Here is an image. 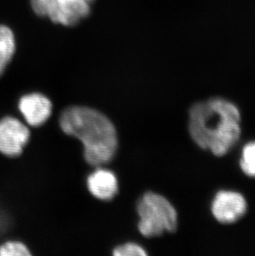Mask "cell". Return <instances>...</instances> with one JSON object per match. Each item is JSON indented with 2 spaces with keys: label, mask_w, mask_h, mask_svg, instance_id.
Instances as JSON below:
<instances>
[{
  "label": "cell",
  "mask_w": 255,
  "mask_h": 256,
  "mask_svg": "<svg viewBox=\"0 0 255 256\" xmlns=\"http://www.w3.org/2000/svg\"><path fill=\"white\" fill-rule=\"evenodd\" d=\"M189 133L193 141L213 154L223 156L240 137V113L227 100L198 102L189 112Z\"/></svg>",
  "instance_id": "cell-1"
},
{
  "label": "cell",
  "mask_w": 255,
  "mask_h": 256,
  "mask_svg": "<svg viewBox=\"0 0 255 256\" xmlns=\"http://www.w3.org/2000/svg\"><path fill=\"white\" fill-rule=\"evenodd\" d=\"M60 126L64 133L83 144L84 156L92 166L110 162L118 147L113 123L104 114L89 107L72 106L62 112Z\"/></svg>",
  "instance_id": "cell-2"
},
{
  "label": "cell",
  "mask_w": 255,
  "mask_h": 256,
  "mask_svg": "<svg viewBox=\"0 0 255 256\" xmlns=\"http://www.w3.org/2000/svg\"><path fill=\"white\" fill-rule=\"evenodd\" d=\"M138 230L146 237L159 236L174 232L178 228V213L174 206L160 194L147 192L138 202Z\"/></svg>",
  "instance_id": "cell-3"
},
{
  "label": "cell",
  "mask_w": 255,
  "mask_h": 256,
  "mask_svg": "<svg viewBox=\"0 0 255 256\" xmlns=\"http://www.w3.org/2000/svg\"><path fill=\"white\" fill-rule=\"evenodd\" d=\"M94 0H31L36 15L48 17L52 22L74 26L90 12Z\"/></svg>",
  "instance_id": "cell-4"
},
{
  "label": "cell",
  "mask_w": 255,
  "mask_h": 256,
  "mask_svg": "<svg viewBox=\"0 0 255 256\" xmlns=\"http://www.w3.org/2000/svg\"><path fill=\"white\" fill-rule=\"evenodd\" d=\"M30 138L28 128L20 120L7 116L0 120V152L17 157L24 151Z\"/></svg>",
  "instance_id": "cell-5"
},
{
  "label": "cell",
  "mask_w": 255,
  "mask_h": 256,
  "mask_svg": "<svg viewBox=\"0 0 255 256\" xmlns=\"http://www.w3.org/2000/svg\"><path fill=\"white\" fill-rule=\"evenodd\" d=\"M247 210V202L240 194L219 192L212 202V212L219 222L230 224L240 220Z\"/></svg>",
  "instance_id": "cell-6"
},
{
  "label": "cell",
  "mask_w": 255,
  "mask_h": 256,
  "mask_svg": "<svg viewBox=\"0 0 255 256\" xmlns=\"http://www.w3.org/2000/svg\"><path fill=\"white\" fill-rule=\"evenodd\" d=\"M18 109L29 126L38 127L48 121L52 112L50 100L44 94L32 93L20 99Z\"/></svg>",
  "instance_id": "cell-7"
},
{
  "label": "cell",
  "mask_w": 255,
  "mask_h": 256,
  "mask_svg": "<svg viewBox=\"0 0 255 256\" xmlns=\"http://www.w3.org/2000/svg\"><path fill=\"white\" fill-rule=\"evenodd\" d=\"M87 186L93 196L103 200L113 199L118 190L116 174L110 170L100 168L89 175Z\"/></svg>",
  "instance_id": "cell-8"
},
{
  "label": "cell",
  "mask_w": 255,
  "mask_h": 256,
  "mask_svg": "<svg viewBox=\"0 0 255 256\" xmlns=\"http://www.w3.org/2000/svg\"><path fill=\"white\" fill-rule=\"evenodd\" d=\"M15 49L16 44L12 30L5 25H0V76L12 60Z\"/></svg>",
  "instance_id": "cell-9"
},
{
  "label": "cell",
  "mask_w": 255,
  "mask_h": 256,
  "mask_svg": "<svg viewBox=\"0 0 255 256\" xmlns=\"http://www.w3.org/2000/svg\"><path fill=\"white\" fill-rule=\"evenodd\" d=\"M242 171L250 176H255V142L244 147L240 160Z\"/></svg>",
  "instance_id": "cell-10"
},
{
  "label": "cell",
  "mask_w": 255,
  "mask_h": 256,
  "mask_svg": "<svg viewBox=\"0 0 255 256\" xmlns=\"http://www.w3.org/2000/svg\"><path fill=\"white\" fill-rule=\"evenodd\" d=\"M31 252L24 243L7 242L0 246V256H30Z\"/></svg>",
  "instance_id": "cell-11"
},
{
  "label": "cell",
  "mask_w": 255,
  "mask_h": 256,
  "mask_svg": "<svg viewBox=\"0 0 255 256\" xmlns=\"http://www.w3.org/2000/svg\"><path fill=\"white\" fill-rule=\"evenodd\" d=\"M113 254L116 256H145L148 253L140 244L128 242L116 247L114 250Z\"/></svg>",
  "instance_id": "cell-12"
}]
</instances>
